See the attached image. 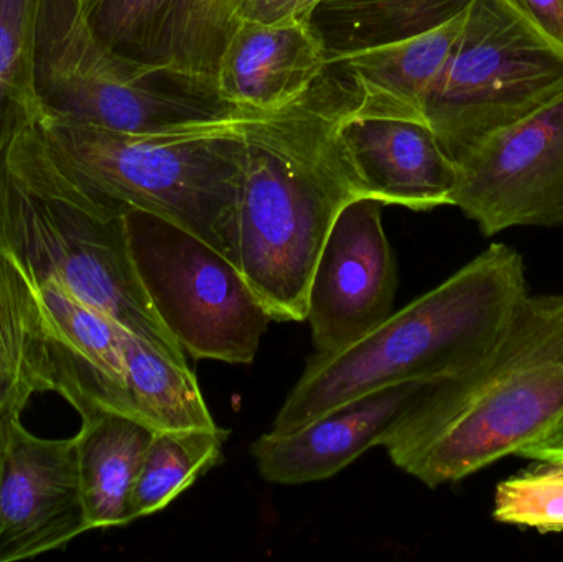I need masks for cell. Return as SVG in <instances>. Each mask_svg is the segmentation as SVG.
<instances>
[{"label": "cell", "instance_id": "cell-24", "mask_svg": "<svg viewBox=\"0 0 563 562\" xmlns=\"http://www.w3.org/2000/svg\"><path fill=\"white\" fill-rule=\"evenodd\" d=\"M499 482L493 500L498 524L539 533L563 531V462L534 461Z\"/></svg>", "mask_w": 563, "mask_h": 562}, {"label": "cell", "instance_id": "cell-11", "mask_svg": "<svg viewBox=\"0 0 563 562\" xmlns=\"http://www.w3.org/2000/svg\"><path fill=\"white\" fill-rule=\"evenodd\" d=\"M85 9L95 35L145 78L217 95L218 66L240 25L230 0H85Z\"/></svg>", "mask_w": 563, "mask_h": 562}, {"label": "cell", "instance_id": "cell-20", "mask_svg": "<svg viewBox=\"0 0 563 562\" xmlns=\"http://www.w3.org/2000/svg\"><path fill=\"white\" fill-rule=\"evenodd\" d=\"M472 0H321L307 25L327 63L393 45L452 20Z\"/></svg>", "mask_w": 563, "mask_h": 562}, {"label": "cell", "instance_id": "cell-14", "mask_svg": "<svg viewBox=\"0 0 563 562\" xmlns=\"http://www.w3.org/2000/svg\"><path fill=\"white\" fill-rule=\"evenodd\" d=\"M340 135L367 198L413 211L452 207L459 165L427 122L344 115Z\"/></svg>", "mask_w": 563, "mask_h": 562}, {"label": "cell", "instance_id": "cell-17", "mask_svg": "<svg viewBox=\"0 0 563 562\" xmlns=\"http://www.w3.org/2000/svg\"><path fill=\"white\" fill-rule=\"evenodd\" d=\"M470 5V3H468ZM468 16V7L422 35L327 63L346 89V115L426 121V101Z\"/></svg>", "mask_w": 563, "mask_h": 562}, {"label": "cell", "instance_id": "cell-6", "mask_svg": "<svg viewBox=\"0 0 563 562\" xmlns=\"http://www.w3.org/2000/svg\"><path fill=\"white\" fill-rule=\"evenodd\" d=\"M563 95V45L509 0H472L426 101V121L459 164L489 135Z\"/></svg>", "mask_w": 563, "mask_h": 562}, {"label": "cell", "instance_id": "cell-18", "mask_svg": "<svg viewBox=\"0 0 563 562\" xmlns=\"http://www.w3.org/2000/svg\"><path fill=\"white\" fill-rule=\"evenodd\" d=\"M58 388L48 322L35 280L0 246V425L36 393Z\"/></svg>", "mask_w": 563, "mask_h": 562}, {"label": "cell", "instance_id": "cell-16", "mask_svg": "<svg viewBox=\"0 0 563 562\" xmlns=\"http://www.w3.org/2000/svg\"><path fill=\"white\" fill-rule=\"evenodd\" d=\"M327 55L305 23L240 22L221 56L217 95L241 114L297 101L323 75Z\"/></svg>", "mask_w": 563, "mask_h": 562}, {"label": "cell", "instance_id": "cell-21", "mask_svg": "<svg viewBox=\"0 0 563 562\" xmlns=\"http://www.w3.org/2000/svg\"><path fill=\"white\" fill-rule=\"evenodd\" d=\"M128 392L135 415L155 431L217 428L197 376L151 343L122 329Z\"/></svg>", "mask_w": 563, "mask_h": 562}, {"label": "cell", "instance_id": "cell-4", "mask_svg": "<svg viewBox=\"0 0 563 562\" xmlns=\"http://www.w3.org/2000/svg\"><path fill=\"white\" fill-rule=\"evenodd\" d=\"M0 246L36 283L62 287L188 365L142 283L125 214L102 207L66 175L40 122L20 131L0 157Z\"/></svg>", "mask_w": 563, "mask_h": 562}, {"label": "cell", "instance_id": "cell-26", "mask_svg": "<svg viewBox=\"0 0 563 562\" xmlns=\"http://www.w3.org/2000/svg\"><path fill=\"white\" fill-rule=\"evenodd\" d=\"M563 45V0H509Z\"/></svg>", "mask_w": 563, "mask_h": 562}, {"label": "cell", "instance_id": "cell-23", "mask_svg": "<svg viewBox=\"0 0 563 562\" xmlns=\"http://www.w3.org/2000/svg\"><path fill=\"white\" fill-rule=\"evenodd\" d=\"M43 0H0V157L12 139L42 121L33 82L36 22Z\"/></svg>", "mask_w": 563, "mask_h": 562}, {"label": "cell", "instance_id": "cell-9", "mask_svg": "<svg viewBox=\"0 0 563 562\" xmlns=\"http://www.w3.org/2000/svg\"><path fill=\"white\" fill-rule=\"evenodd\" d=\"M456 165L452 207L485 236L563 227V95L489 135Z\"/></svg>", "mask_w": 563, "mask_h": 562}, {"label": "cell", "instance_id": "cell-12", "mask_svg": "<svg viewBox=\"0 0 563 562\" xmlns=\"http://www.w3.org/2000/svg\"><path fill=\"white\" fill-rule=\"evenodd\" d=\"M91 530L75 438L43 439L20 416L0 425V562L59 550Z\"/></svg>", "mask_w": 563, "mask_h": 562}, {"label": "cell", "instance_id": "cell-13", "mask_svg": "<svg viewBox=\"0 0 563 562\" xmlns=\"http://www.w3.org/2000/svg\"><path fill=\"white\" fill-rule=\"evenodd\" d=\"M427 383L387 386L344 403L294 431L267 432L253 444L261 477L269 484L300 485L340 474L387 432Z\"/></svg>", "mask_w": 563, "mask_h": 562}, {"label": "cell", "instance_id": "cell-25", "mask_svg": "<svg viewBox=\"0 0 563 562\" xmlns=\"http://www.w3.org/2000/svg\"><path fill=\"white\" fill-rule=\"evenodd\" d=\"M230 3L240 22L273 25L294 20L297 0H230Z\"/></svg>", "mask_w": 563, "mask_h": 562}, {"label": "cell", "instance_id": "cell-2", "mask_svg": "<svg viewBox=\"0 0 563 562\" xmlns=\"http://www.w3.org/2000/svg\"><path fill=\"white\" fill-rule=\"evenodd\" d=\"M562 421L563 294H528L482 359L420 388L383 448L437 488L518 454Z\"/></svg>", "mask_w": 563, "mask_h": 562}, {"label": "cell", "instance_id": "cell-8", "mask_svg": "<svg viewBox=\"0 0 563 562\" xmlns=\"http://www.w3.org/2000/svg\"><path fill=\"white\" fill-rule=\"evenodd\" d=\"M152 306L195 360L251 365L273 322L246 277L197 234L154 214H125Z\"/></svg>", "mask_w": 563, "mask_h": 562}, {"label": "cell", "instance_id": "cell-7", "mask_svg": "<svg viewBox=\"0 0 563 562\" xmlns=\"http://www.w3.org/2000/svg\"><path fill=\"white\" fill-rule=\"evenodd\" d=\"M33 82L43 119L112 131L164 134L241 115L217 95L142 76L95 35L85 0H43Z\"/></svg>", "mask_w": 563, "mask_h": 562}, {"label": "cell", "instance_id": "cell-3", "mask_svg": "<svg viewBox=\"0 0 563 562\" xmlns=\"http://www.w3.org/2000/svg\"><path fill=\"white\" fill-rule=\"evenodd\" d=\"M528 294L522 254L493 243L363 339L314 353L269 432L294 431L387 386L439 382L463 372L492 349Z\"/></svg>", "mask_w": 563, "mask_h": 562}, {"label": "cell", "instance_id": "cell-27", "mask_svg": "<svg viewBox=\"0 0 563 562\" xmlns=\"http://www.w3.org/2000/svg\"><path fill=\"white\" fill-rule=\"evenodd\" d=\"M516 458L529 459V461L563 462V421L541 441L532 442L521 449Z\"/></svg>", "mask_w": 563, "mask_h": 562}, {"label": "cell", "instance_id": "cell-1", "mask_svg": "<svg viewBox=\"0 0 563 562\" xmlns=\"http://www.w3.org/2000/svg\"><path fill=\"white\" fill-rule=\"evenodd\" d=\"M350 108L324 68L297 101L241 118V273L274 322L307 319L308 289L334 218L366 197L340 135Z\"/></svg>", "mask_w": 563, "mask_h": 562}, {"label": "cell", "instance_id": "cell-28", "mask_svg": "<svg viewBox=\"0 0 563 562\" xmlns=\"http://www.w3.org/2000/svg\"><path fill=\"white\" fill-rule=\"evenodd\" d=\"M320 2L321 0H297V5H295L294 12L295 22L305 23V25H307L311 12H313L314 7Z\"/></svg>", "mask_w": 563, "mask_h": 562}, {"label": "cell", "instance_id": "cell-22", "mask_svg": "<svg viewBox=\"0 0 563 562\" xmlns=\"http://www.w3.org/2000/svg\"><path fill=\"white\" fill-rule=\"evenodd\" d=\"M230 434L218 426L155 432L132 488L131 521L165 510L201 475L217 467Z\"/></svg>", "mask_w": 563, "mask_h": 562}, {"label": "cell", "instance_id": "cell-15", "mask_svg": "<svg viewBox=\"0 0 563 562\" xmlns=\"http://www.w3.org/2000/svg\"><path fill=\"white\" fill-rule=\"evenodd\" d=\"M35 284L52 335L56 393L81 418L99 411L137 418L128 392L124 327L55 284Z\"/></svg>", "mask_w": 563, "mask_h": 562}, {"label": "cell", "instance_id": "cell-10", "mask_svg": "<svg viewBox=\"0 0 563 562\" xmlns=\"http://www.w3.org/2000/svg\"><path fill=\"white\" fill-rule=\"evenodd\" d=\"M374 198L341 208L324 241L308 289L307 319L317 353L363 339L394 312L397 264Z\"/></svg>", "mask_w": 563, "mask_h": 562}, {"label": "cell", "instance_id": "cell-19", "mask_svg": "<svg viewBox=\"0 0 563 562\" xmlns=\"http://www.w3.org/2000/svg\"><path fill=\"white\" fill-rule=\"evenodd\" d=\"M75 436L82 505L91 530L132 524L129 502L155 429L115 411L86 416Z\"/></svg>", "mask_w": 563, "mask_h": 562}, {"label": "cell", "instance_id": "cell-5", "mask_svg": "<svg viewBox=\"0 0 563 562\" xmlns=\"http://www.w3.org/2000/svg\"><path fill=\"white\" fill-rule=\"evenodd\" d=\"M241 118L164 134H134L65 119L40 121L55 161L92 200L154 214L207 241L241 269L238 205Z\"/></svg>", "mask_w": 563, "mask_h": 562}]
</instances>
